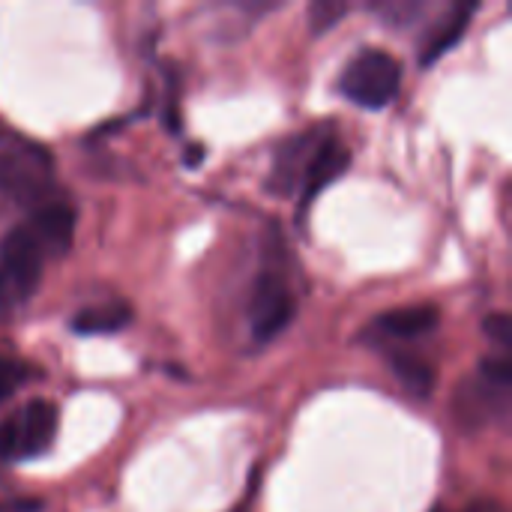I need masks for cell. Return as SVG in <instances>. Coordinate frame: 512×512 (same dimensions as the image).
Wrapping results in <instances>:
<instances>
[{"mask_svg":"<svg viewBox=\"0 0 512 512\" xmlns=\"http://www.w3.org/2000/svg\"><path fill=\"white\" fill-rule=\"evenodd\" d=\"M0 195L18 207H42L54 195V156L39 141L0 129Z\"/></svg>","mask_w":512,"mask_h":512,"instance_id":"1","label":"cell"},{"mask_svg":"<svg viewBox=\"0 0 512 512\" xmlns=\"http://www.w3.org/2000/svg\"><path fill=\"white\" fill-rule=\"evenodd\" d=\"M48 258L51 252L30 219L9 228L0 240V318L15 315L36 294Z\"/></svg>","mask_w":512,"mask_h":512,"instance_id":"2","label":"cell"},{"mask_svg":"<svg viewBox=\"0 0 512 512\" xmlns=\"http://www.w3.org/2000/svg\"><path fill=\"white\" fill-rule=\"evenodd\" d=\"M512 360L510 354L486 357L477 375L462 384L456 396V417L462 429H480L486 423L504 420L510 411Z\"/></svg>","mask_w":512,"mask_h":512,"instance_id":"3","label":"cell"},{"mask_svg":"<svg viewBox=\"0 0 512 512\" xmlns=\"http://www.w3.org/2000/svg\"><path fill=\"white\" fill-rule=\"evenodd\" d=\"M60 411L48 399H30L0 420V462L18 465L45 456L54 447Z\"/></svg>","mask_w":512,"mask_h":512,"instance_id":"4","label":"cell"},{"mask_svg":"<svg viewBox=\"0 0 512 512\" xmlns=\"http://www.w3.org/2000/svg\"><path fill=\"white\" fill-rule=\"evenodd\" d=\"M402 87V63L381 48H363L357 51L339 78V93L369 111L387 108Z\"/></svg>","mask_w":512,"mask_h":512,"instance_id":"5","label":"cell"},{"mask_svg":"<svg viewBox=\"0 0 512 512\" xmlns=\"http://www.w3.org/2000/svg\"><path fill=\"white\" fill-rule=\"evenodd\" d=\"M246 315H249V330L258 342H270L291 327L297 315V300L279 270H264L255 279Z\"/></svg>","mask_w":512,"mask_h":512,"instance_id":"6","label":"cell"},{"mask_svg":"<svg viewBox=\"0 0 512 512\" xmlns=\"http://www.w3.org/2000/svg\"><path fill=\"white\" fill-rule=\"evenodd\" d=\"M441 324V312L429 303L423 306H402V309H387L381 312L366 330L363 339L381 351L387 348H408L417 339H426L435 333Z\"/></svg>","mask_w":512,"mask_h":512,"instance_id":"7","label":"cell"},{"mask_svg":"<svg viewBox=\"0 0 512 512\" xmlns=\"http://www.w3.org/2000/svg\"><path fill=\"white\" fill-rule=\"evenodd\" d=\"M348 168H351V150H348V144L336 135L333 126H324L321 129V138H318V144H315V150H312V156L306 162L303 180H300V192H297L300 210L306 213L309 204L327 186H333L339 177L348 174Z\"/></svg>","mask_w":512,"mask_h":512,"instance_id":"8","label":"cell"},{"mask_svg":"<svg viewBox=\"0 0 512 512\" xmlns=\"http://www.w3.org/2000/svg\"><path fill=\"white\" fill-rule=\"evenodd\" d=\"M321 129L324 126H315L309 132H300L288 141L279 144L276 156H273V168H270V189L276 195H294L300 192V180H303V171H306V162L321 138Z\"/></svg>","mask_w":512,"mask_h":512,"instance_id":"9","label":"cell"},{"mask_svg":"<svg viewBox=\"0 0 512 512\" xmlns=\"http://www.w3.org/2000/svg\"><path fill=\"white\" fill-rule=\"evenodd\" d=\"M477 9H480V3H453V6L435 21V27L426 33L423 48H420V63H423V66H432L435 60H441V57L465 36V30H468L471 18L477 15Z\"/></svg>","mask_w":512,"mask_h":512,"instance_id":"10","label":"cell"},{"mask_svg":"<svg viewBox=\"0 0 512 512\" xmlns=\"http://www.w3.org/2000/svg\"><path fill=\"white\" fill-rule=\"evenodd\" d=\"M132 321V306L123 300H111V303H99V306H87L81 312H75L72 318V333L78 336H108L123 330Z\"/></svg>","mask_w":512,"mask_h":512,"instance_id":"11","label":"cell"},{"mask_svg":"<svg viewBox=\"0 0 512 512\" xmlns=\"http://www.w3.org/2000/svg\"><path fill=\"white\" fill-rule=\"evenodd\" d=\"M390 369L396 372V378L402 381L405 390H411L414 396H429L435 390V366L420 357L411 348H387L384 351Z\"/></svg>","mask_w":512,"mask_h":512,"instance_id":"12","label":"cell"},{"mask_svg":"<svg viewBox=\"0 0 512 512\" xmlns=\"http://www.w3.org/2000/svg\"><path fill=\"white\" fill-rule=\"evenodd\" d=\"M369 9L378 18H384L390 27H408L429 9V3H423V0H375V3H369Z\"/></svg>","mask_w":512,"mask_h":512,"instance_id":"13","label":"cell"},{"mask_svg":"<svg viewBox=\"0 0 512 512\" xmlns=\"http://www.w3.org/2000/svg\"><path fill=\"white\" fill-rule=\"evenodd\" d=\"M30 378H33V369L27 363L0 354V402H6L9 396H15Z\"/></svg>","mask_w":512,"mask_h":512,"instance_id":"14","label":"cell"},{"mask_svg":"<svg viewBox=\"0 0 512 512\" xmlns=\"http://www.w3.org/2000/svg\"><path fill=\"white\" fill-rule=\"evenodd\" d=\"M348 15V3L345 0H315L309 6V24L312 33H327L330 27L339 24V18Z\"/></svg>","mask_w":512,"mask_h":512,"instance_id":"15","label":"cell"},{"mask_svg":"<svg viewBox=\"0 0 512 512\" xmlns=\"http://www.w3.org/2000/svg\"><path fill=\"white\" fill-rule=\"evenodd\" d=\"M483 333H486V339H492V342L501 348V354H510L512 321L507 312H495V315H489V318L483 321Z\"/></svg>","mask_w":512,"mask_h":512,"instance_id":"16","label":"cell"},{"mask_svg":"<svg viewBox=\"0 0 512 512\" xmlns=\"http://www.w3.org/2000/svg\"><path fill=\"white\" fill-rule=\"evenodd\" d=\"M0 512H39V501H18V504H9Z\"/></svg>","mask_w":512,"mask_h":512,"instance_id":"17","label":"cell"},{"mask_svg":"<svg viewBox=\"0 0 512 512\" xmlns=\"http://www.w3.org/2000/svg\"><path fill=\"white\" fill-rule=\"evenodd\" d=\"M435 512H447V510H435Z\"/></svg>","mask_w":512,"mask_h":512,"instance_id":"18","label":"cell"}]
</instances>
